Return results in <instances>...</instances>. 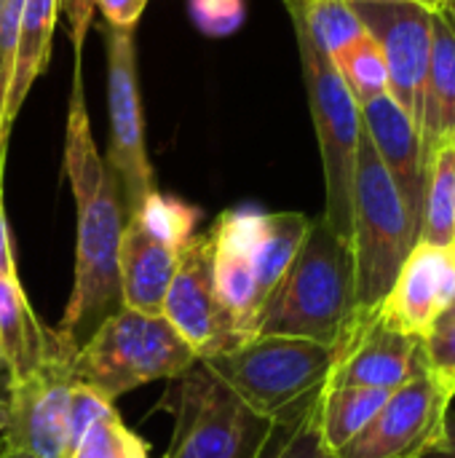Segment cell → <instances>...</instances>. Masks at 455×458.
<instances>
[{
  "instance_id": "cell-1",
  "label": "cell",
  "mask_w": 455,
  "mask_h": 458,
  "mask_svg": "<svg viewBox=\"0 0 455 458\" xmlns=\"http://www.w3.org/2000/svg\"><path fill=\"white\" fill-rule=\"evenodd\" d=\"M72 83L64 134V172L70 177L78 209V242L72 295L56 333L64 344L80 349L107 317L123 309L118 247L126 217L118 180L102 161L91 137L80 91V70H75Z\"/></svg>"
},
{
  "instance_id": "cell-2",
  "label": "cell",
  "mask_w": 455,
  "mask_h": 458,
  "mask_svg": "<svg viewBox=\"0 0 455 458\" xmlns=\"http://www.w3.org/2000/svg\"><path fill=\"white\" fill-rule=\"evenodd\" d=\"M351 314V250L322 217L311 220L298 255L260 311L257 335H287L335 346Z\"/></svg>"
},
{
  "instance_id": "cell-3",
  "label": "cell",
  "mask_w": 455,
  "mask_h": 458,
  "mask_svg": "<svg viewBox=\"0 0 455 458\" xmlns=\"http://www.w3.org/2000/svg\"><path fill=\"white\" fill-rule=\"evenodd\" d=\"M201 362L257 416L274 427H298L316 411L327 389L333 346L287 335H255Z\"/></svg>"
},
{
  "instance_id": "cell-4",
  "label": "cell",
  "mask_w": 455,
  "mask_h": 458,
  "mask_svg": "<svg viewBox=\"0 0 455 458\" xmlns=\"http://www.w3.org/2000/svg\"><path fill=\"white\" fill-rule=\"evenodd\" d=\"M196 362V352L164 314L123 306L72 354L70 373L113 403L150 381H172Z\"/></svg>"
},
{
  "instance_id": "cell-5",
  "label": "cell",
  "mask_w": 455,
  "mask_h": 458,
  "mask_svg": "<svg viewBox=\"0 0 455 458\" xmlns=\"http://www.w3.org/2000/svg\"><path fill=\"white\" fill-rule=\"evenodd\" d=\"M416 244L418 231L408 207L362 129L349 239L354 263V309H373L386 301Z\"/></svg>"
},
{
  "instance_id": "cell-6",
  "label": "cell",
  "mask_w": 455,
  "mask_h": 458,
  "mask_svg": "<svg viewBox=\"0 0 455 458\" xmlns=\"http://www.w3.org/2000/svg\"><path fill=\"white\" fill-rule=\"evenodd\" d=\"M161 408L174 416L164 458H260L276 432L201 360L169 381Z\"/></svg>"
},
{
  "instance_id": "cell-7",
  "label": "cell",
  "mask_w": 455,
  "mask_h": 458,
  "mask_svg": "<svg viewBox=\"0 0 455 458\" xmlns=\"http://www.w3.org/2000/svg\"><path fill=\"white\" fill-rule=\"evenodd\" d=\"M295 27V24H292ZM303 81L308 91V107L319 140L322 169H324V215L322 220L333 233L349 244L351 239V199H354V172L357 150L362 137V113L330 56L319 51L311 38L295 27Z\"/></svg>"
},
{
  "instance_id": "cell-8",
  "label": "cell",
  "mask_w": 455,
  "mask_h": 458,
  "mask_svg": "<svg viewBox=\"0 0 455 458\" xmlns=\"http://www.w3.org/2000/svg\"><path fill=\"white\" fill-rule=\"evenodd\" d=\"M201 212L177 196L153 191L123 220L118 247L121 295L126 309L161 314L164 295L177 274L182 250L196 236Z\"/></svg>"
},
{
  "instance_id": "cell-9",
  "label": "cell",
  "mask_w": 455,
  "mask_h": 458,
  "mask_svg": "<svg viewBox=\"0 0 455 458\" xmlns=\"http://www.w3.org/2000/svg\"><path fill=\"white\" fill-rule=\"evenodd\" d=\"M455 394L429 368L389 394L375 419L346 445L322 458H426L442 445Z\"/></svg>"
},
{
  "instance_id": "cell-10",
  "label": "cell",
  "mask_w": 455,
  "mask_h": 458,
  "mask_svg": "<svg viewBox=\"0 0 455 458\" xmlns=\"http://www.w3.org/2000/svg\"><path fill=\"white\" fill-rule=\"evenodd\" d=\"M426 362L424 338L405 333L383 306L354 309L341 338L333 346L330 386H367L397 392L413 381Z\"/></svg>"
},
{
  "instance_id": "cell-11",
  "label": "cell",
  "mask_w": 455,
  "mask_h": 458,
  "mask_svg": "<svg viewBox=\"0 0 455 458\" xmlns=\"http://www.w3.org/2000/svg\"><path fill=\"white\" fill-rule=\"evenodd\" d=\"M107 118H110L107 161L121 188L123 217H129L156 191L153 166L145 150L134 30H121V27L107 30Z\"/></svg>"
},
{
  "instance_id": "cell-12",
  "label": "cell",
  "mask_w": 455,
  "mask_h": 458,
  "mask_svg": "<svg viewBox=\"0 0 455 458\" xmlns=\"http://www.w3.org/2000/svg\"><path fill=\"white\" fill-rule=\"evenodd\" d=\"M70 360L24 381H5L0 445L38 458H70V397L75 386Z\"/></svg>"
},
{
  "instance_id": "cell-13",
  "label": "cell",
  "mask_w": 455,
  "mask_h": 458,
  "mask_svg": "<svg viewBox=\"0 0 455 458\" xmlns=\"http://www.w3.org/2000/svg\"><path fill=\"white\" fill-rule=\"evenodd\" d=\"M365 30L381 46L389 70V94L416 121L421 118L424 78L432 54L434 13L416 3H351Z\"/></svg>"
},
{
  "instance_id": "cell-14",
  "label": "cell",
  "mask_w": 455,
  "mask_h": 458,
  "mask_svg": "<svg viewBox=\"0 0 455 458\" xmlns=\"http://www.w3.org/2000/svg\"><path fill=\"white\" fill-rule=\"evenodd\" d=\"M161 314L190 344L198 360L231 352L236 346L215 293L209 231L196 233L182 250L177 274L164 295Z\"/></svg>"
},
{
  "instance_id": "cell-15",
  "label": "cell",
  "mask_w": 455,
  "mask_h": 458,
  "mask_svg": "<svg viewBox=\"0 0 455 458\" xmlns=\"http://www.w3.org/2000/svg\"><path fill=\"white\" fill-rule=\"evenodd\" d=\"M209 233L215 293L228 319L231 338L241 346L257 335V319L265 303L247 252V207L223 212Z\"/></svg>"
},
{
  "instance_id": "cell-16",
  "label": "cell",
  "mask_w": 455,
  "mask_h": 458,
  "mask_svg": "<svg viewBox=\"0 0 455 458\" xmlns=\"http://www.w3.org/2000/svg\"><path fill=\"white\" fill-rule=\"evenodd\" d=\"M381 306L405 333L426 338L455 306V247L416 244Z\"/></svg>"
},
{
  "instance_id": "cell-17",
  "label": "cell",
  "mask_w": 455,
  "mask_h": 458,
  "mask_svg": "<svg viewBox=\"0 0 455 458\" xmlns=\"http://www.w3.org/2000/svg\"><path fill=\"white\" fill-rule=\"evenodd\" d=\"M362 129L370 137L383 169L400 191L408 215L418 231L424 193H426V156L416 121L394 102L392 94H381L359 105Z\"/></svg>"
},
{
  "instance_id": "cell-18",
  "label": "cell",
  "mask_w": 455,
  "mask_h": 458,
  "mask_svg": "<svg viewBox=\"0 0 455 458\" xmlns=\"http://www.w3.org/2000/svg\"><path fill=\"white\" fill-rule=\"evenodd\" d=\"M0 352L8 370L5 381H24L70 360L78 349L64 344L56 330L40 325L19 276H11L0 279Z\"/></svg>"
},
{
  "instance_id": "cell-19",
  "label": "cell",
  "mask_w": 455,
  "mask_h": 458,
  "mask_svg": "<svg viewBox=\"0 0 455 458\" xmlns=\"http://www.w3.org/2000/svg\"><path fill=\"white\" fill-rule=\"evenodd\" d=\"M455 123V30L442 13L432 19V54L421 94L418 134L426 166L434 150L451 145Z\"/></svg>"
},
{
  "instance_id": "cell-20",
  "label": "cell",
  "mask_w": 455,
  "mask_h": 458,
  "mask_svg": "<svg viewBox=\"0 0 455 458\" xmlns=\"http://www.w3.org/2000/svg\"><path fill=\"white\" fill-rule=\"evenodd\" d=\"M308 228L311 217L303 212H263L257 207H247V252L263 301H268L290 268Z\"/></svg>"
},
{
  "instance_id": "cell-21",
  "label": "cell",
  "mask_w": 455,
  "mask_h": 458,
  "mask_svg": "<svg viewBox=\"0 0 455 458\" xmlns=\"http://www.w3.org/2000/svg\"><path fill=\"white\" fill-rule=\"evenodd\" d=\"M59 16V0H24L21 19H19V38H16V56H13V75L5 97L3 123L11 131L35 78L43 72L51 51V38Z\"/></svg>"
},
{
  "instance_id": "cell-22",
  "label": "cell",
  "mask_w": 455,
  "mask_h": 458,
  "mask_svg": "<svg viewBox=\"0 0 455 458\" xmlns=\"http://www.w3.org/2000/svg\"><path fill=\"white\" fill-rule=\"evenodd\" d=\"M392 392L367 386H330L316 408V435L322 454H333L357 437L383 408Z\"/></svg>"
},
{
  "instance_id": "cell-23",
  "label": "cell",
  "mask_w": 455,
  "mask_h": 458,
  "mask_svg": "<svg viewBox=\"0 0 455 458\" xmlns=\"http://www.w3.org/2000/svg\"><path fill=\"white\" fill-rule=\"evenodd\" d=\"M418 244L455 247V148L442 145L426 166Z\"/></svg>"
},
{
  "instance_id": "cell-24",
  "label": "cell",
  "mask_w": 455,
  "mask_h": 458,
  "mask_svg": "<svg viewBox=\"0 0 455 458\" xmlns=\"http://www.w3.org/2000/svg\"><path fill=\"white\" fill-rule=\"evenodd\" d=\"M292 24L300 27L311 43L333 56L365 32L362 19L346 0H284Z\"/></svg>"
},
{
  "instance_id": "cell-25",
  "label": "cell",
  "mask_w": 455,
  "mask_h": 458,
  "mask_svg": "<svg viewBox=\"0 0 455 458\" xmlns=\"http://www.w3.org/2000/svg\"><path fill=\"white\" fill-rule=\"evenodd\" d=\"M330 62L338 70L346 89L351 91V97L357 99V105H365L381 94H389V70H386L381 46L367 30L349 46L335 51Z\"/></svg>"
},
{
  "instance_id": "cell-26",
  "label": "cell",
  "mask_w": 455,
  "mask_h": 458,
  "mask_svg": "<svg viewBox=\"0 0 455 458\" xmlns=\"http://www.w3.org/2000/svg\"><path fill=\"white\" fill-rule=\"evenodd\" d=\"M70 458H150V454L142 437L131 432L113 408L83 432Z\"/></svg>"
},
{
  "instance_id": "cell-27",
  "label": "cell",
  "mask_w": 455,
  "mask_h": 458,
  "mask_svg": "<svg viewBox=\"0 0 455 458\" xmlns=\"http://www.w3.org/2000/svg\"><path fill=\"white\" fill-rule=\"evenodd\" d=\"M424 346L432 376L455 394V306L434 322Z\"/></svg>"
},
{
  "instance_id": "cell-28",
  "label": "cell",
  "mask_w": 455,
  "mask_h": 458,
  "mask_svg": "<svg viewBox=\"0 0 455 458\" xmlns=\"http://www.w3.org/2000/svg\"><path fill=\"white\" fill-rule=\"evenodd\" d=\"M193 24L209 38L233 35L247 19V0H188Z\"/></svg>"
},
{
  "instance_id": "cell-29",
  "label": "cell",
  "mask_w": 455,
  "mask_h": 458,
  "mask_svg": "<svg viewBox=\"0 0 455 458\" xmlns=\"http://www.w3.org/2000/svg\"><path fill=\"white\" fill-rule=\"evenodd\" d=\"M260 458H322L316 435V411L298 427H276Z\"/></svg>"
},
{
  "instance_id": "cell-30",
  "label": "cell",
  "mask_w": 455,
  "mask_h": 458,
  "mask_svg": "<svg viewBox=\"0 0 455 458\" xmlns=\"http://www.w3.org/2000/svg\"><path fill=\"white\" fill-rule=\"evenodd\" d=\"M21 5H24V0H0V131L5 137L11 131L3 123V113H5V97H8V86H11V75H13Z\"/></svg>"
},
{
  "instance_id": "cell-31",
  "label": "cell",
  "mask_w": 455,
  "mask_h": 458,
  "mask_svg": "<svg viewBox=\"0 0 455 458\" xmlns=\"http://www.w3.org/2000/svg\"><path fill=\"white\" fill-rule=\"evenodd\" d=\"M115 405L102 397L97 389L86 386V384H78L72 386V397H70V454L72 448L78 445V440L83 437V432L97 421L102 419L105 413H110Z\"/></svg>"
},
{
  "instance_id": "cell-32",
  "label": "cell",
  "mask_w": 455,
  "mask_h": 458,
  "mask_svg": "<svg viewBox=\"0 0 455 458\" xmlns=\"http://www.w3.org/2000/svg\"><path fill=\"white\" fill-rule=\"evenodd\" d=\"M94 8H97L94 0H59V11L67 16V30H70L72 48H75V70H80V48H83Z\"/></svg>"
},
{
  "instance_id": "cell-33",
  "label": "cell",
  "mask_w": 455,
  "mask_h": 458,
  "mask_svg": "<svg viewBox=\"0 0 455 458\" xmlns=\"http://www.w3.org/2000/svg\"><path fill=\"white\" fill-rule=\"evenodd\" d=\"M107 21V27H121V30H134L147 0H94Z\"/></svg>"
},
{
  "instance_id": "cell-34",
  "label": "cell",
  "mask_w": 455,
  "mask_h": 458,
  "mask_svg": "<svg viewBox=\"0 0 455 458\" xmlns=\"http://www.w3.org/2000/svg\"><path fill=\"white\" fill-rule=\"evenodd\" d=\"M16 274V260H13V247H11V231H8V217H5V204H3V182H0V279H11Z\"/></svg>"
},
{
  "instance_id": "cell-35",
  "label": "cell",
  "mask_w": 455,
  "mask_h": 458,
  "mask_svg": "<svg viewBox=\"0 0 455 458\" xmlns=\"http://www.w3.org/2000/svg\"><path fill=\"white\" fill-rule=\"evenodd\" d=\"M426 458H455V411L448 413V424H445V437H442V445L429 454Z\"/></svg>"
},
{
  "instance_id": "cell-36",
  "label": "cell",
  "mask_w": 455,
  "mask_h": 458,
  "mask_svg": "<svg viewBox=\"0 0 455 458\" xmlns=\"http://www.w3.org/2000/svg\"><path fill=\"white\" fill-rule=\"evenodd\" d=\"M346 3H416V5H421V8L437 13V11L445 8L448 0H346Z\"/></svg>"
},
{
  "instance_id": "cell-37",
  "label": "cell",
  "mask_w": 455,
  "mask_h": 458,
  "mask_svg": "<svg viewBox=\"0 0 455 458\" xmlns=\"http://www.w3.org/2000/svg\"><path fill=\"white\" fill-rule=\"evenodd\" d=\"M0 458H38V456H32V454H27V451H16V448H5V445H0Z\"/></svg>"
},
{
  "instance_id": "cell-38",
  "label": "cell",
  "mask_w": 455,
  "mask_h": 458,
  "mask_svg": "<svg viewBox=\"0 0 455 458\" xmlns=\"http://www.w3.org/2000/svg\"><path fill=\"white\" fill-rule=\"evenodd\" d=\"M437 13H442V16L451 21V27L455 30V0H448V3H445V8H442V11H437Z\"/></svg>"
},
{
  "instance_id": "cell-39",
  "label": "cell",
  "mask_w": 455,
  "mask_h": 458,
  "mask_svg": "<svg viewBox=\"0 0 455 458\" xmlns=\"http://www.w3.org/2000/svg\"><path fill=\"white\" fill-rule=\"evenodd\" d=\"M5 148H8V137L0 131V182H3V166H5Z\"/></svg>"
},
{
  "instance_id": "cell-40",
  "label": "cell",
  "mask_w": 455,
  "mask_h": 458,
  "mask_svg": "<svg viewBox=\"0 0 455 458\" xmlns=\"http://www.w3.org/2000/svg\"><path fill=\"white\" fill-rule=\"evenodd\" d=\"M8 378V370H5V360H3V352H0V381Z\"/></svg>"
},
{
  "instance_id": "cell-41",
  "label": "cell",
  "mask_w": 455,
  "mask_h": 458,
  "mask_svg": "<svg viewBox=\"0 0 455 458\" xmlns=\"http://www.w3.org/2000/svg\"><path fill=\"white\" fill-rule=\"evenodd\" d=\"M451 145L455 148V123H453V134H451Z\"/></svg>"
}]
</instances>
